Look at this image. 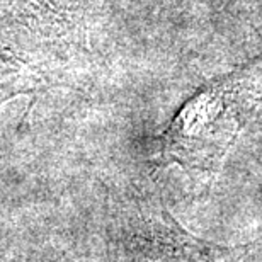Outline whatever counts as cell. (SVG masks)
I'll return each instance as SVG.
<instances>
[{"label":"cell","mask_w":262,"mask_h":262,"mask_svg":"<svg viewBox=\"0 0 262 262\" xmlns=\"http://www.w3.org/2000/svg\"><path fill=\"white\" fill-rule=\"evenodd\" d=\"M260 99V70L254 68L209 83L167 129L165 154L181 164L208 167L222 159Z\"/></svg>","instance_id":"1"},{"label":"cell","mask_w":262,"mask_h":262,"mask_svg":"<svg viewBox=\"0 0 262 262\" xmlns=\"http://www.w3.org/2000/svg\"><path fill=\"white\" fill-rule=\"evenodd\" d=\"M43 75L12 45L0 39V106L15 96L39 91Z\"/></svg>","instance_id":"2"}]
</instances>
